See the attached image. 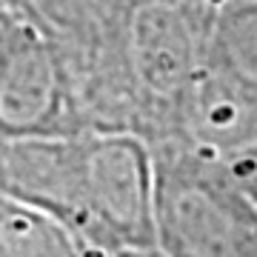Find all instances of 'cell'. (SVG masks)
I'll use <instances>...</instances> for the list:
<instances>
[{
  "label": "cell",
  "mask_w": 257,
  "mask_h": 257,
  "mask_svg": "<svg viewBox=\"0 0 257 257\" xmlns=\"http://www.w3.org/2000/svg\"><path fill=\"white\" fill-rule=\"evenodd\" d=\"M92 257H172V254H166L160 246H140V248H123V251H114V254H92Z\"/></svg>",
  "instance_id": "8"
},
{
  "label": "cell",
  "mask_w": 257,
  "mask_h": 257,
  "mask_svg": "<svg viewBox=\"0 0 257 257\" xmlns=\"http://www.w3.org/2000/svg\"><path fill=\"white\" fill-rule=\"evenodd\" d=\"M169 138L226 157L257 143V0H220L209 52L180 97Z\"/></svg>",
  "instance_id": "3"
},
{
  "label": "cell",
  "mask_w": 257,
  "mask_h": 257,
  "mask_svg": "<svg viewBox=\"0 0 257 257\" xmlns=\"http://www.w3.org/2000/svg\"><path fill=\"white\" fill-rule=\"evenodd\" d=\"M0 257H83V248L46 211L0 192Z\"/></svg>",
  "instance_id": "6"
},
{
  "label": "cell",
  "mask_w": 257,
  "mask_h": 257,
  "mask_svg": "<svg viewBox=\"0 0 257 257\" xmlns=\"http://www.w3.org/2000/svg\"><path fill=\"white\" fill-rule=\"evenodd\" d=\"M155 157V246L172 257H257V206L220 157L149 143Z\"/></svg>",
  "instance_id": "2"
},
{
  "label": "cell",
  "mask_w": 257,
  "mask_h": 257,
  "mask_svg": "<svg viewBox=\"0 0 257 257\" xmlns=\"http://www.w3.org/2000/svg\"><path fill=\"white\" fill-rule=\"evenodd\" d=\"M220 160L226 163L231 180H234V183L243 189V194L257 206V143L237 149V152H231V155L220 157Z\"/></svg>",
  "instance_id": "7"
},
{
  "label": "cell",
  "mask_w": 257,
  "mask_h": 257,
  "mask_svg": "<svg viewBox=\"0 0 257 257\" xmlns=\"http://www.w3.org/2000/svg\"><path fill=\"white\" fill-rule=\"evenodd\" d=\"M220 0H132L128 66L140 106V138L163 140L180 97L209 52Z\"/></svg>",
  "instance_id": "4"
},
{
  "label": "cell",
  "mask_w": 257,
  "mask_h": 257,
  "mask_svg": "<svg viewBox=\"0 0 257 257\" xmlns=\"http://www.w3.org/2000/svg\"><path fill=\"white\" fill-rule=\"evenodd\" d=\"M0 3H6V6H15V9H23L29 0H0Z\"/></svg>",
  "instance_id": "9"
},
{
  "label": "cell",
  "mask_w": 257,
  "mask_h": 257,
  "mask_svg": "<svg viewBox=\"0 0 257 257\" xmlns=\"http://www.w3.org/2000/svg\"><path fill=\"white\" fill-rule=\"evenodd\" d=\"M83 126L57 52L23 9L0 3V143Z\"/></svg>",
  "instance_id": "5"
},
{
  "label": "cell",
  "mask_w": 257,
  "mask_h": 257,
  "mask_svg": "<svg viewBox=\"0 0 257 257\" xmlns=\"http://www.w3.org/2000/svg\"><path fill=\"white\" fill-rule=\"evenodd\" d=\"M0 192L46 211L83 257L155 246V157L123 128L0 143Z\"/></svg>",
  "instance_id": "1"
}]
</instances>
